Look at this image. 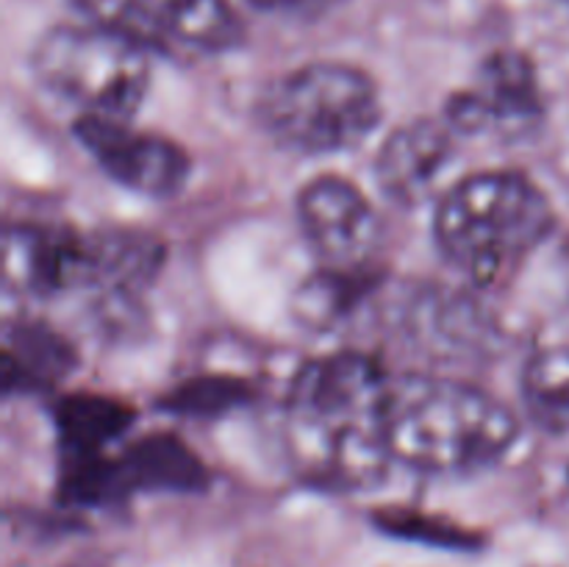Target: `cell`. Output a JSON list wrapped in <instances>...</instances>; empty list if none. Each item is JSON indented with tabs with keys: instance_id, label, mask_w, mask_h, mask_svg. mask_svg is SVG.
Segmentation results:
<instances>
[{
	"instance_id": "1",
	"label": "cell",
	"mask_w": 569,
	"mask_h": 567,
	"mask_svg": "<svg viewBox=\"0 0 569 567\" xmlns=\"http://www.w3.org/2000/svg\"><path fill=\"white\" fill-rule=\"evenodd\" d=\"M389 372L356 350L311 359L287 395V448L311 484L361 489L392 465L387 439Z\"/></svg>"
},
{
	"instance_id": "2",
	"label": "cell",
	"mask_w": 569,
	"mask_h": 567,
	"mask_svg": "<svg viewBox=\"0 0 569 567\" xmlns=\"http://www.w3.org/2000/svg\"><path fill=\"white\" fill-rule=\"evenodd\" d=\"M517 437L515 411L483 387L431 372L389 378V454L411 470H478L509 454Z\"/></svg>"
},
{
	"instance_id": "3",
	"label": "cell",
	"mask_w": 569,
	"mask_h": 567,
	"mask_svg": "<svg viewBox=\"0 0 569 567\" xmlns=\"http://www.w3.org/2000/svg\"><path fill=\"white\" fill-rule=\"evenodd\" d=\"M548 195L515 170L459 178L439 198L433 239L450 267L472 284H500L553 228Z\"/></svg>"
},
{
	"instance_id": "4",
	"label": "cell",
	"mask_w": 569,
	"mask_h": 567,
	"mask_svg": "<svg viewBox=\"0 0 569 567\" xmlns=\"http://www.w3.org/2000/svg\"><path fill=\"white\" fill-rule=\"evenodd\" d=\"M259 122L278 145L306 156L342 153L367 142L383 115L372 76L345 61H309L267 83Z\"/></svg>"
},
{
	"instance_id": "5",
	"label": "cell",
	"mask_w": 569,
	"mask_h": 567,
	"mask_svg": "<svg viewBox=\"0 0 569 567\" xmlns=\"http://www.w3.org/2000/svg\"><path fill=\"white\" fill-rule=\"evenodd\" d=\"M31 70L81 117L133 120L150 87V44L109 22H64L37 39Z\"/></svg>"
},
{
	"instance_id": "6",
	"label": "cell",
	"mask_w": 569,
	"mask_h": 567,
	"mask_svg": "<svg viewBox=\"0 0 569 567\" xmlns=\"http://www.w3.org/2000/svg\"><path fill=\"white\" fill-rule=\"evenodd\" d=\"M298 220L320 270L376 276L381 220L376 206L348 178L320 176L298 195Z\"/></svg>"
},
{
	"instance_id": "7",
	"label": "cell",
	"mask_w": 569,
	"mask_h": 567,
	"mask_svg": "<svg viewBox=\"0 0 569 567\" xmlns=\"http://www.w3.org/2000/svg\"><path fill=\"white\" fill-rule=\"evenodd\" d=\"M92 20L126 28L144 44L222 53L242 42L237 0H87Z\"/></svg>"
},
{
	"instance_id": "8",
	"label": "cell",
	"mask_w": 569,
	"mask_h": 567,
	"mask_svg": "<svg viewBox=\"0 0 569 567\" xmlns=\"http://www.w3.org/2000/svg\"><path fill=\"white\" fill-rule=\"evenodd\" d=\"M442 117L459 137L467 133L515 139L533 131L542 117V94L533 64L515 50L489 56L476 83L456 92Z\"/></svg>"
},
{
	"instance_id": "9",
	"label": "cell",
	"mask_w": 569,
	"mask_h": 567,
	"mask_svg": "<svg viewBox=\"0 0 569 567\" xmlns=\"http://www.w3.org/2000/svg\"><path fill=\"white\" fill-rule=\"evenodd\" d=\"M78 142L120 187L148 198H172L189 181V156L161 133L131 128V120L78 117Z\"/></svg>"
},
{
	"instance_id": "10",
	"label": "cell",
	"mask_w": 569,
	"mask_h": 567,
	"mask_svg": "<svg viewBox=\"0 0 569 567\" xmlns=\"http://www.w3.org/2000/svg\"><path fill=\"white\" fill-rule=\"evenodd\" d=\"M453 131L445 117L415 120L383 139L376 159V181L389 200L417 206L442 181L456 153Z\"/></svg>"
},
{
	"instance_id": "11",
	"label": "cell",
	"mask_w": 569,
	"mask_h": 567,
	"mask_svg": "<svg viewBox=\"0 0 569 567\" xmlns=\"http://www.w3.org/2000/svg\"><path fill=\"white\" fill-rule=\"evenodd\" d=\"M83 237L42 226H17L3 239V284L20 295H56L78 287Z\"/></svg>"
},
{
	"instance_id": "12",
	"label": "cell",
	"mask_w": 569,
	"mask_h": 567,
	"mask_svg": "<svg viewBox=\"0 0 569 567\" xmlns=\"http://www.w3.org/2000/svg\"><path fill=\"white\" fill-rule=\"evenodd\" d=\"M161 267V245L139 231H100L83 237L76 289L122 298L153 281Z\"/></svg>"
},
{
	"instance_id": "13",
	"label": "cell",
	"mask_w": 569,
	"mask_h": 567,
	"mask_svg": "<svg viewBox=\"0 0 569 567\" xmlns=\"http://www.w3.org/2000/svg\"><path fill=\"white\" fill-rule=\"evenodd\" d=\"M3 389H50L70 372L72 350L61 334L42 322L6 326Z\"/></svg>"
},
{
	"instance_id": "14",
	"label": "cell",
	"mask_w": 569,
	"mask_h": 567,
	"mask_svg": "<svg viewBox=\"0 0 569 567\" xmlns=\"http://www.w3.org/2000/svg\"><path fill=\"white\" fill-rule=\"evenodd\" d=\"M131 420L133 411L106 395H72L61 400L56 406V426L67 450V465L103 459L106 445L120 437Z\"/></svg>"
},
{
	"instance_id": "15",
	"label": "cell",
	"mask_w": 569,
	"mask_h": 567,
	"mask_svg": "<svg viewBox=\"0 0 569 567\" xmlns=\"http://www.w3.org/2000/svg\"><path fill=\"white\" fill-rule=\"evenodd\" d=\"M522 395L528 409L548 428H569V348L553 345L528 359L522 370Z\"/></svg>"
},
{
	"instance_id": "16",
	"label": "cell",
	"mask_w": 569,
	"mask_h": 567,
	"mask_svg": "<svg viewBox=\"0 0 569 567\" xmlns=\"http://www.w3.org/2000/svg\"><path fill=\"white\" fill-rule=\"evenodd\" d=\"M242 3L253 6L261 11H276V14H317V11H326L331 6L342 3V0H242Z\"/></svg>"
},
{
	"instance_id": "17",
	"label": "cell",
	"mask_w": 569,
	"mask_h": 567,
	"mask_svg": "<svg viewBox=\"0 0 569 567\" xmlns=\"http://www.w3.org/2000/svg\"><path fill=\"white\" fill-rule=\"evenodd\" d=\"M559 3H565V6H569V0H559Z\"/></svg>"
}]
</instances>
